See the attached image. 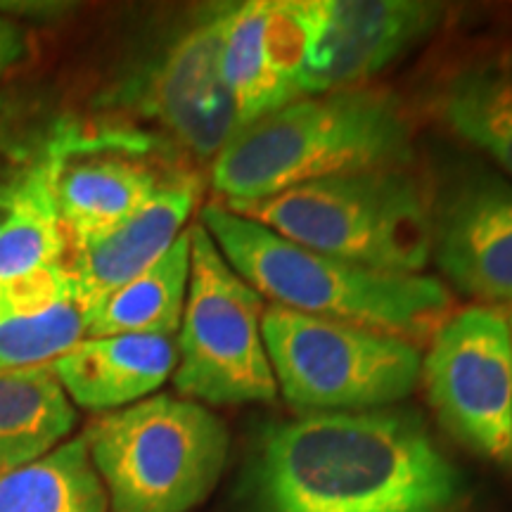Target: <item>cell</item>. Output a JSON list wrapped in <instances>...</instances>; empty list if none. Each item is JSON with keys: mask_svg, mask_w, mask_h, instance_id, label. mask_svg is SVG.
Masks as SVG:
<instances>
[{"mask_svg": "<svg viewBox=\"0 0 512 512\" xmlns=\"http://www.w3.org/2000/svg\"><path fill=\"white\" fill-rule=\"evenodd\" d=\"M256 512H458L463 472L411 411L278 422L249 470Z\"/></svg>", "mask_w": 512, "mask_h": 512, "instance_id": "6da1fadb", "label": "cell"}, {"mask_svg": "<svg viewBox=\"0 0 512 512\" xmlns=\"http://www.w3.org/2000/svg\"><path fill=\"white\" fill-rule=\"evenodd\" d=\"M413 124L392 93L309 95L242 126L214 159L223 207L259 202L342 174L411 166Z\"/></svg>", "mask_w": 512, "mask_h": 512, "instance_id": "7a4b0ae2", "label": "cell"}, {"mask_svg": "<svg viewBox=\"0 0 512 512\" xmlns=\"http://www.w3.org/2000/svg\"><path fill=\"white\" fill-rule=\"evenodd\" d=\"M200 226L235 273L283 309L380 330L418 347L453 313L451 294L439 280L375 271L316 252L219 202L200 211Z\"/></svg>", "mask_w": 512, "mask_h": 512, "instance_id": "3957f363", "label": "cell"}, {"mask_svg": "<svg viewBox=\"0 0 512 512\" xmlns=\"http://www.w3.org/2000/svg\"><path fill=\"white\" fill-rule=\"evenodd\" d=\"M226 209L375 271L420 275L432 259V192L411 166L320 178Z\"/></svg>", "mask_w": 512, "mask_h": 512, "instance_id": "277c9868", "label": "cell"}, {"mask_svg": "<svg viewBox=\"0 0 512 512\" xmlns=\"http://www.w3.org/2000/svg\"><path fill=\"white\" fill-rule=\"evenodd\" d=\"M110 512H190L226 470V422L202 403L155 394L102 413L81 434Z\"/></svg>", "mask_w": 512, "mask_h": 512, "instance_id": "5b68a950", "label": "cell"}, {"mask_svg": "<svg viewBox=\"0 0 512 512\" xmlns=\"http://www.w3.org/2000/svg\"><path fill=\"white\" fill-rule=\"evenodd\" d=\"M261 330L275 384L304 415L375 411L411 396L420 382V347L387 332L275 304Z\"/></svg>", "mask_w": 512, "mask_h": 512, "instance_id": "8992f818", "label": "cell"}, {"mask_svg": "<svg viewBox=\"0 0 512 512\" xmlns=\"http://www.w3.org/2000/svg\"><path fill=\"white\" fill-rule=\"evenodd\" d=\"M264 297L190 226V285L176 335L174 387L202 406L273 401L278 394L261 318Z\"/></svg>", "mask_w": 512, "mask_h": 512, "instance_id": "52a82bcc", "label": "cell"}, {"mask_svg": "<svg viewBox=\"0 0 512 512\" xmlns=\"http://www.w3.org/2000/svg\"><path fill=\"white\" fill-rule=\"evenodd\" d=\"M427 344L420 380L441 427L475 456L512 467L508 313L501 306H465Z\"/></svg>", "mask_w": 512, "mask_h": 512, "instance_id": "ba28073f", "label": "cell"}, {"mask_svg": "<svg viewBox=\"0 0 512 512\" xmlns=\"http://www.w3.org/2000/svg\"><path fill=\"white\" fill-rule=\"evenodd\" d=\"M432 259L453 290L512 304V183L467 166L432 195Z\"/></svg>", "mask_w": 512, "mask_h": 512, "instance_id": "9c48e42d", "label": "cell"}, {"mask_svg": "<svg viewBox=\"0 0 512 512\" xmlns=\"http://www.w3.org/2000/svg\"><path fill=\"white\" fill-rule=\"evenodd\" d=\"M55 145V200L69 249L121 226L169 183L145 159L147 140L138 133L81 138L60 128Z\"/></svg>", "mask_w": 512, "mask_h": 512, "instance_id": "30bf717a", "label": "cell"}, {"mask_svg": "<svg viewBox=\"0 0 512 512\" xmlns=\"http://www.w3.org/2000/svg\"><path fill=\"white\" fill-rule=\"evenodd\" d=\"M230 5H219L176 38L157 64L147 112L195 157L216 155L240 131L235 100L223 76V34Z\"/></svg>", "mask_w": 512, "mask_h": 512, "instance_id": "8fae6325", "label": "cell"}, {"mask_svg": "<svg viewBox=\"0 0 512 512\" xmlns=\"http://www.w3.org/2000/svg\"><path fill=\"white\" fill-rule=\"evenodd\" d=\"M444 8L420 0H325V22L302 95L354 91L439 27Z\"/></svg>", "mask_w": 512, "mask_h": 512, "instance_id": "7c38bea8", "label": "cell"}, {"mask_svg": "<svg viewBox=\"0 0 512 512\" xmlns=\"http://www.w3.org/2000/svg\"><path fill=\"white\" fill-rule=\"evenodd\" d=\"M197 197L200 188L195 178H174L121 226L69 249L67 268L88 306V318L102 299L131 283L169 252L185 233Z\"/></svg>", "mask_w": 512, "mask_h": 512, "instance_id": "4fadbf2b", "label": "cell"}, {"mask_svg": "<svg viewBox=\"0 0 512 512\" xmlns=\"http://www.w3.org/2000/svg\"><path fill=\"white\" fill-rule=\"evenodd\" d=\"M176 363V337L112 335L81 339L50 368L74 406L102 415L155 396Z\"/></svg>", "mask_w": 512, "mask_h": 512, "instance_id": "5bb4252c", "label": "cell"}, {"mask_svg": "<svg viewBox=\"0 0 512 512\" xmlns=\"http://www.w3.org/2000/svg\"><path fill=\"white\" fill-rule=\"evenodd\" d=\"M86 330L88 306L67 264L0 285V373L48 366Z\"/></svg>", "mask_w": 512, "mask_h": 512, "instance_id": "9a60e30c", "label": "cell"}, {"mask_svg": "<svg viewBox=\"0 0 512 512\" xmlns=\"http://www.w3.org/2000/svg\"><path fill=\"white\" fill-rule=\"evenodd\" d=\"M57 145L0 178V285L67 264L69 245L55 200Z\"/></svg>", "mask_w": 512, "mask_h": 512, "instance_id": "2e32d148", "label": "cell"}, {"mask_svg": "<svg viewBox=\"0 0 512 512\" xmlns=\"http://www.w3.org/2000/svg\"><path fill=\"white\" fill-rule=\"evenodd\" d=\"M74 425L76 408L50 363L0 373V477L64 444Z\"/></svg>", "mask_w": 512, "mask_h": 512, "instance_id": "e0dca14e", "label": "cell"}, {"mask_svg": "<svg viewBox=\"0 0 512 512\" xmlns=\"http://www.w3.org/2000/svg\"><path fill=\"white\" fill-rule=\"evenodd\" d=\"M190 285V228L157 264L133 278L91 311L86 337L169 335L181 328Z\"/></svg>", "mask_w": 512, "mask_h": 512, "instance_id": "ac0fdd59", "label": "cell"}, {"mask_svg": "<svg viewBox=\"0 0 512 512\" xmlns=\"http://www.w3.org/2000/svg\"><path fill=\"white\" fill-rule=\"evenodd\" d=\"M0 512H110L83 437L0 477Z\"/></svg>", "mask_w": 512, "mask_h": 512, "instance_id": "d6986e66", "label": "cell"}, {"mask_svg": "<svg viewBox=\"0 0 512 512\" xmlns=\"http://www.w3.org/2000/svg\"><path fill=\"white\" fill-rule=\"evenodd\" d=\"M441 117L446 126L512 178V76L498 62L460 69L441 93Z\"/></svg>", "mask_w": 512, "mask_h": 512, "instance_id": "ffe728a7", "label": "cell"}, {"mask_svg": "<svg viewBox=\"0 0 512 512\" xmlns=\"http://www.w3.org/2000/svg\"><path fill=\"white\" fill-rule=\"evenodd\" d=\"M264 27L266 0L230 5L223 34V76L235 100L240 128L299 100L297 91L275 72L264 43Z\"/></svg>", "mask_w": 512, "mask_h": 512, "instance_id": "44dd1931", "label": "cell"}, {"mask_svg": "<svg viewBox=\"0 0 512 512\" xmlns=\"http://www.w3.org/2000/svg\"><path fill=\"white\" fill-rule=\"evenodd\" d=\"M29 55V38L12 19L0 15V81Z\"/></svg>", "mask_w": 512, "mask_h": 512, "instance_id": "7402d4cb", "label": "cell"}, {"mask_svg": "<svg viewBox=\"0 0 512 512\" xmlns=\"http://www.w3.org/2000/svg\"><path fill=\"white\" fill-rule=\"evenodd\" d=\"M505 67H508V72L512 76V50L508 53V57H505Z\"/></svg>", "mask_w": 512, "mask_h": 512, "instance_id": "603a6c76", "label": "cell"}, {"mask_svg": "<svg viewBox=\"0 0 512 512\" xmlns=\"http://www.w3.org/2000/svg\"><path fill=\"white\" fill-rule=\"evenodd\" d=\"M508 320H510V337H512V311H510V316H508Z\"/></svg>", "mask_w": 512, "mask_h": 512, "instance_id": "cb8c5ba5", "label": "cell"}]
</instances>
